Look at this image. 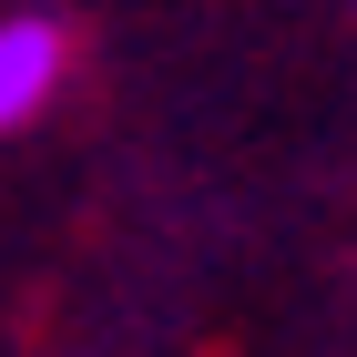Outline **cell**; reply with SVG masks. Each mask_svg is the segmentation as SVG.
Instances as JSON below:
<instances>
[{
  "instance_id": "cell-1",
  "label": "cell",
  "mask_w": 357,
  "mask_h": 357,
  "mask_svg": "<svg viewBox=\"0 0 357 357\" xmlns=\"http://www.w3.org/2000/svg\"><path fill=\"white\" fill-rule=\"evenodd\" d=\"M61 72H72V41H61V21H41V10H10V21H0V133H21L31 112L61 92Z\"/></svg>"
}]
</instances>
